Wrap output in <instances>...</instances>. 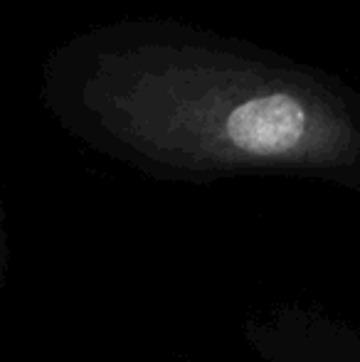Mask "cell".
I'll use <instances>...</instances> for the list:
<instances>
[{"mask_svg":"<svg viewBox=\"0 0 360 362\" xmlns=\"http://www.w3.org/2000/svg\"><path fill=\"white\" fill-rule=\"evenodd\" d=\"M54 99L104 151L161 175L360 180V89L316 64L175 18H129L67 49Z\"/></svg>","mask_w":360,"mask_h":362,"instance_id":"cell-1","label":"cell"}]
</instances>
